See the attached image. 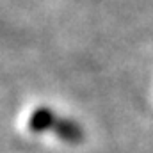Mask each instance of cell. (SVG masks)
Wrapping results in <instances>:
<instances>
[{
  "mask_svg": "<svg viewBox=\"0 0 153 153\" xmlns=\"http://www.w3.org/2000/svg\"><path fill=\"white\" fill-rule=\"evenodd\" d=\"M52 132L59 139H62L64 143H71V144H76L84 139V132H82L80 125L73 119H68V117H57Z\"/></svg>",
  "mask_w": 153,
  "mask_h": 153,
  "instance_id": "cell-1",
  "label": "cell"
},
{
  "mask_svg": "<svg viewBox=\"0 0 153 153\" xmlns=\"http://www.w3.org/2000/svg\"><path fill=\"white\" fill-rule=\"evenodd\" d=\"M57 117H59V116L53 114L52 109H48V107H39V109H36V111L32 112L30 119H29V128H30L32 132H36V134L52 130L53 125H55V121H57Z\"/></svg>",
  "mask_w": 153,
  "mask_h": 153,
  "instance_id": "cell-2",
  "label": "cell"
}]
</instances>
